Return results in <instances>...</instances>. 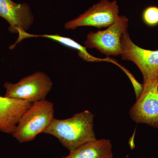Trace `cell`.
<instances>
[{"label": "cell", "instance_id": "9", "mask_svg": "<svg viewBox=\"0 0 158 158\" xmlns=\"http://www.w3.org/2000/svg\"><path fill=\"white\" fill-rule=\"evenodd\" d=\"M32 105L26 101L0 96V131L11 135Z\"/></svg>", "mask_w": 158, "mask_h": 158}, {"label": "cell", "instance_id": "2", "mask_svg": "<svg viewBox=\"0 0 158 158\" xmlns=\"http://www.w3.org/2000/svg\"><path fill=\"white\" fill-rule=\"evenodd\" d=\"M54 116L52 102L44 99L32 103L11 134L19 143L33 141L37 135L43 133L49 125Z\"/></svg>", "mask_w": 158, "mask_h": 158}, {"label": "cell", "instance_id": "12", "mask_svg": "<svg viewBox=\"0 0 158 158\" xmlns=\"http://www.w3.org/2000/svg\"><path fill=\"white\" fill-rule=\"evenodd\" d=\"M144 22L150 26L158 24V8L156 6H150L144 10L142 15Z\"/></svg>", "mask_w": 158, "mask_h": 158}, {"label": "cell", "instance_id": "8", "mask_svg": "<svg viewBox=\"0 0 158 158\" xmlns=\"http://www.w3.org/2000/svg\"><path fill=\"white\" fill-rule=\"evenodd\" d=\"M0 17L8 22L9 31L13 34L27 32L34 21L28 4H17L12 0H0Z\"/></svg>", "mask_w": 158, "mask_h": 158}, {"label": "cell", "instance_id": "6", "mask_svg": "<svg viewBox=\"0 0 158 158\" xmlns=\"http://www.w3.org/2000/svg\"><path fill=\"white\" fill-rule=\"evenodd\" d=\"M119 12L116 1L101 0L77 17L65 23V28L72 30L84 26L107 28L118 19Z\"/></svg>", "mask_w": 158, "mask_h": 158}, {"label": "cell", "instance_id": "1", "mask_svg": "<svg viewBox=\"0 0 158 158\" xmlns=\"http://www.w3.org/2000/svg\"><path fill=\"white\" fill-rule=\"evenodd\" d=\"M94 115L88 110L65 119L54 118L43 133L56 137L69 152L96 139L94 130Z\"/></svg>", "mask_w": 158, "mask_h": 158}, {"label": "cell", "instance_id": "10", "mask_svg": "<svg viewBox=\"0 0 158 158\" xmlns=\"http://www.w3.org/2000/svg\"><path fill=\"white\" fill-rule=\"evenodd\" d=\"M113 147L109 139H95L82 144L62 158H113Z\"/></svg>", "mask_w": 158, "mask_h": 158}, {"label": "cell", "instance_id": "13", "mask_svg": "<svg viewBox=\"0 0 158 158\" xmlns=\"http://www.w3.org/2000/svg\"><path fill=\"white\" fill-rule=\"evenodd\" d=\"M118 67H119L122 70L126 73V74L127 76L130 81L131 82L132 84L133 85L134 89H135V93L136 98H138L140 96V94L142 92L143 90V85H141L140 83L136 80L134 76L129 71L127 70V69L125 68L124 66H122L118 63L117 65Z\"/></svg>", "mask_w": 158, "mask_h": 158}, {"label": "cell", "instance_id": "3", "mask_svg": "<svg viewBox=\"0 0 158 158\" xmlns=\"http://www.w3.org/2000/svg\"><path fill=\"white\" fill-rule=\"evenodd\" d=\"M121 45L122 59L132 62L138 66L143 77L141 94L147 92L158 76V50L145 49L136 45L127 31L122 37Z\"/></svg>", "mask_w": 158, "mask_h": 158}, {"label": "cell", "instance_id": "4", "mask_svg": "<svg viewBox=\"0 0 158 158\" xmlns=\"http://www.w3.org/2000/svg\"><path fill=\"white\" fill-rule=\"evenodd\" d=\"M53 82L44 73L37 71L23 78L15 84L6 82L5 96L33 103L46 99Z\"/></svg>", "mask_w": 158, "mask_h": 158}, {"label": "cell", "instance_id": "7", "mask_svg": "<svg viewBox=\"0 0 158 158\" xmlns=\"http://www.w3.org/2000/svg\"><path fill=\"white\" fill-rule=\"evenodd\" d=\"M130 116L138 123L158 128V83H153L149 90L141 94L131 108Z\"/></svg>", "mask_w": 158, "mask_h": 158}, {"label": "cell", "instance_id": "5", "mask_svg": "<svg viewBox=\"0 0 158 158\" xmlns=\"http://www.w3.org/2000/svg\"><path fill=\"white\" fill-rule=\"evenodd\" d=\"M128 19L119 15L116 22L104 31L91 32L84 42L86 48H95L107 56H120L121 38L128 27Z\"/></svg>", "mask_w": 158, "mask_h": 158}, {"label": "cell", "instance_id": "11", "mask_svg": "<svg viewBox=\"0 0 158 158\" xmlns=\"http://www.w3.org/2000/svg\"><path fill=\"white\" fill-rule=\"evenodd\" d=\"M34 37H43L48 39L52 40L56 42L59 43L65 46L77 50L78 51V55L80 58L83 60L89 62H111L112 59L110 58H106V59H101L93 56L90 55L87 52L86 47L83 46L77 41L69 37H63L60 36L58 34L55 35H49V34H44V35H34L27 33V32H23L19 34L18 39L16 42L13 44L15 47L20 42L26 38Z\"/></svg>", "mask_w": 158, "mask_h": 158}, {"label": "cell", "instance_id": "14", "mask_svg": "<svg viewBox=\"0 0 158 158\" xmlns=\"http://www.w3.org/2000/svg\"><path fill=\"white\" fill-rule=\"evenodd\" d=\"M157 80L158 83V76L157 77Z\"/></svg>", "mask_w": 158, "mask_h": 158}]
</instances>
